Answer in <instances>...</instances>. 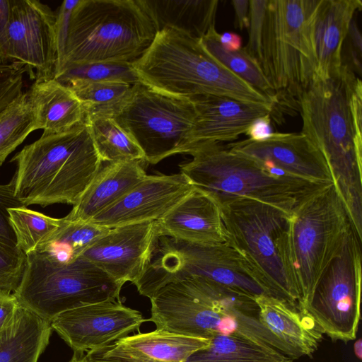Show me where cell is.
<instances>
[{
	"label": "cell",
	"instance_id": "obj_24",
	"mask_svg": "<svg viewBox=\"0 0 362 362\" xmlns=\"http://www.w3.org/2000/svg\"><path fill=\"white\" fill-rule=\"evenodd\" d=\"M34 113L35 130L45 134L66 132L85 121L81 101L54 78L37 79L26 91Z\"/></svg>",
	"mask_w": 362,
	"mask_h": 362
},
{
	"label": "cell",
	"instance_id": "obj_4",
	"mask_svg": "<svg viewBox=\"0 0 362 362\" xmlns=\"http://www.w3.org/2000/svg\"><path fill=\"white\" fill-rule=\"evenodd\" d=\"M132 65L140 82L168 95L188 99L201 95H225L273 105L270 98L211 56L200 40L174 29L158 31L150 47Z\"/></svg>",
	"mask_w": 362,
	"mask_h": 362
},
{
	"label": "cell",
	"instance_id": "obj_1",
	"mask_svg": "<svg viewBox=\"0 0 362 362\" xmlns=\"http://www.w3.org/2000/svg\"><path fill=\"white\" fill-rule=\"evenodd\" d=\"M301 133L325 156L357 235H362V83L346 64L315 77L299 101Z\"/></svg>",
	"mask_w": 362,
	"mask_h": 362
},
{
	"label": "cell",
	"instance_id": "obj_17",
	"mask_svg": "<svg viewBox=\"0 0 362 362\" xmlns=\"http://www.w3.org/2000/svg\"><path fill=\"white\" fill-rule=\"evenodd\" d=\"M194 186L182 173L146 175L112 206L90 222L112 228L158 221L187 196Z\"/></svg>",
	"mask_w": 362,
	"mask_h": 362
},
{
	"label": "cell",
	"instance_id": "obj_28",
	"mask_svg": "<svg viewBox=\"0 0 362 362\" xmlns=\"http://www.w3.org/2000/svg\"><path fill=\"white\" fill-rule=\"evenodd\" d=\"M291 358L267 344L237 336L218 334L209 346L185 362H284Z\"/></svg>",
	"mask_w": 362,
	"mask_h": 362
},
{
	"label": "cell",
	"instance_id": "obj_23",
	"mask_svg": "<svg viewBox=\"0 0 362 362\" xmlns=\"http://www.w3.org/2000/svg\"><path fill=\"white\" fill-rule=\"evenodd\" d=\"M146 175L139 160L106 163L100 168L78 202L66 216L71 221H89L107 209Z\"/></svg>",
	"mask_w": 362,
	"mask_h": 362
},
{
	"label": "cell",
	"instance_id": "obj_33",
	"mask_svg": "<svg viewBox=\"0 0 362 362\" xmlns=\"http://www.w3.org/2000/svg\"><path fill=\"white\" fill-rule=\"evenodd\" d=\"M64 219L52 243L38 252H47L64 262L80 257L88 247L110 230L90 221H71L66 216Z\"/></svg>",
	"mask_w": 362,
	"mask_h": 362
},
{
	"label": "cell",
	"instance_id": "obj_38",
	"mask_svg": "<svg viewBox=\"0 0 362 362\" xmlns=\"http://www.w3.org/2000/svg\"><path fill=\"white\" fill-rule=\"evenodd\" d=\"M268 0H250L249 34L246 52L259 64L262 59V36Z\"/></svg>",
	"mask_w": 362,
	"mask_h": 362
},
{
	"label": "cell",
	"instance_id": "obj_25",
	"mask_svg": "<svg viewBox=\"0 0 362 362\" xmlns=\"http://www.w3.org/2000/svg\"><path fill=\"white\" fill-rule=\"evenodd\" d=\"M158 32L171 28L201 40L215 26L218 0H140Z\"/></svg>",
	"mask_w": 362,
	"mask_h": 362
},
{
	"label": "cell",
	"instance_id": "obj_27",
	"mask_svg": "<svg viewBox=\"0 0 362 362\" xmlns=\"http://www.w3.org/2000/svg\"><path fill=\"white\" fill-rule=\"evenodd\" d=\"M124 348L158 362H185L207 348L210 339L157 329L129 335L117 341Z\"/></svg>",
	"mask_w": 362,
	"mask_h": 362
},
{
	"label": "cell",
	"instance_id": "obj_50",
	"mask_svg": "<svg viewBox=\"0 0 362 362\" xmlns=\"http://www.w3.org/2000/svg\"><path fill=\"white\" fill-rule=\"evenodd\" d=\"M284 362H293V359L291 358L286 361H284Z\"/></svg>",
	"mask_w": 362,
	"mask_h": 362
},
{
	"label": "cell",
	"instance_id": "obj_48",
	"mask_svg": "<svg viewBox=\"0 0 362 362\" xmlns=\"http://www.w3.org/2000/svg\"><path fill=\"white\" fill-rule=\"evenodd\" d=\"M69 362H90L86 354L74 353Z\"/></svg>",
	"mask_w": 362,
	"mask_h": 362
},
{
	"label": "cell",
	"instance_id": "obj_19",
	"mask_svg": "<svg viewBox=\"0 0 362 362\" xmlns=\"http://www.w3.org/2000/svg\"><path fill=\"white\" fill-rule=\"evenodd\" d=\"M196 111L193 131L198 143H232L257 118L272 113L270 104L243 101L225 95H201L190 98Z\"/></svg>",
	"mask_w": 362,
	"mask_h": 362
},
{
	"label": "cell",
	"instance_id": "obj_29",
	"mask_svg": "<svg viewBox=\"0 0 362 362\" xmlns=\"http://www.w3.org/2000/svg\"><path fill=\"white\" fill-rule=\"evenodd\" d=\"M8 214L16 246L25 255L50 245L64 222V217H50L26 206L10 208Z\"/></svg>",
	"mask_w": 362,
	"mask_h": 362
},
{
	"label": "cell",
	"instance_id": "obj_21",
	"mask_svg": "<svg viewBox=\"0 0 362 362\" xmlns=\"http://www.w3.org/2000/svg\"><path fill=\"white\" fill-rule=\"evenodd\" d=\"M361 8V0H320L312 29L316 78L326 79L341 68L349 27Z\"/></svg>",
	"mask_w": 362,
	"mask_h": 362
},
{
	"label": "cell",
	"instance_id": "obj_13",
	"mask_svg": "<svg viewBox=\"0 0 362 362\" xmlns=\"http://www.w3.org/2000/svg\"><path fill=\"white\" fill-rule=\"evenodd\" d=\"M361 238L354 232L326 268L303 311L333 341L356 339L361 319Z\"/></svg>",
	"mask_w": 362,
	"mask_h": 362
},
{
	"label": "cell",
	"instance_id": "obj_45",
	"mask_svg": "<svg viewBox=\"0 0 362 362\" xmlns=\"http://www.w3.org/2000/svg\"><path fill=\"white\" fill-rule=\"evenodd\" d=\"M231 3L235 11L236 23L239 29L247 28L249 26L250 0H233Z\"/></svg>",
	"mask_w": 362,
	"mask_h": 362
},
{
	"label": "cell",
	"instance_id": "obj_31",
	"mask_svg": "<svg viewBox=\"0 0 362 362\" xmlns=\"http://www.w3.org/2000/svg\"><path fill=\"white\" fill-rule=\"evenodd\" d=\"M218 35L214 26L200 40L206 51L235 75L270 98L274 105V92L260 64L244 47L237 51H228L224 49L219 42Z\"/></svg>",
	"mask_w": 362,
	"mask_h": 362
},
{
	"label": "cell",
	"instance_id": "obj_47",
	"mask_svg": "<svg viewBox=\"0 0 362 362\" xmlns=\"http://www.w3.org/2000/svg\"><path fill=\"white\" fill-rule=\"evenodd\" d=\"M11 8V0H0V45L8 25Z\"/></svg>",
	"mask_w": 362,
	"mask_h": 362
},
{
	"label": "cell",
	"instance_id": "obj_14",
	"mask_svg": "<svg viewBox=\"0 0 362 362\" xmlns=\"http://www.w3.org/2000/svg\"><path fill=\"white\" fill-rule=\"evenodd\" d=\"M57 59L56 13L37 0H11L0 62L23 64L37 80L54 78Z\"/></svg>",
	"mask_w": 362,
	"mask_h": 362
},
{
	"label": "cell",
	"instance_id": "obj_11",
	"mask_svg": "<svg viewBox=\"0 0 362 362\" xmlns=\"http://www.w3.org/2000/svg\"><path fill=\"white\" fill-rule=\"evenodd\" d=\"M191 278L209 280L254 296L266 294L248 262L228 241L195 244L160 235L145 272L134 284L150 299L167 284Z\"/></svg>",
	"mask_w": 362,
	"mask_h": 362
},
{
	"label": "cell",
	"instance_id": "obj_10",
	"mask_svg": "<svg viewBox=\"0 0 362 362\" xmlns=\"http://www.w3.org/2000/svg\"><path fill=\"white\" fill-rule=\"evenodd\" d=\"M98 115L111 117L151 164L175 154H188L194 146L196 111L191 100L159 92L140 81L119 103Z\"/></svg>",
	"mask_w": 362,
	"mask_h": 362
},
{
	"label": "cell",
	"instance_id": "obj_3",
	"mask_svg": "<svg viewBox=\"0 0 362 362\" xmlns=\"http://www.w3.org/2000/svg\"><path fill=\"white\" fill-rule=\"evenodd\" d=\"M188 154L192 158L179 165L180 173L219 206L236 197H247L292 214L308 198L333 184L275 173L222 144L198 143Z\"/></svg>",
	"mask_w": 362,
	"mask_h": 362
},
{
	"label": "cell",
	"instance_id": "obj_5",
	"mask_svg": "<svg viewBox=\"0 0 362 362\" xmlns=\"http://www.w3.org/2000/svg\"><path fill=\"white\" fill-rule=\"evenodd\" d=\"M157 33L140 0H79L70 16L54 78L74 65L133 64L150 47Z\"/></svg>",
	"mask_w": 362,
	"mask_h": 362
},
{
	"label": "cell",
	"instance_id": "obj_44",
	"mask_svg": "<svg viewBox=\"0 0 362 362\" xmlns=\"http://www.w3.org/2000/svg\"><path fill=\"white\" fill-rule=\"evenodd\" d=\"M272 115L268 114L257 118L247 128L245 134L255 141L265 140L274 133L272 127Z\"/></svg>",
	"mask_w": 362,
	"mask_h": 362
},
{
	"label": "cell",
	"instance_id": "obj_16",
	"mask_svg": "<svg viewBox=\"0 0 362 362\" xmlns=\"http://www.w3.org/2000/svg\"><path fill=\"white\" fill-rule=\"evenodd\" d=\"M159 235L156 221L110 228L81 257L116 281L134 284L145 272Z\"/></svg>",
	"mask_w": 362,
	"mask_h": 362
},
{
	"label": "cell",
	"instance_id": "obj_42",
	"mask_svg": "<svg viewBox=\"0 0 362 362\" xmlns=\"http://www.w3.org/2000/svg\"><path fill=\"white\" fill-rule=\"evenodd\" d=\"M78 1L79 0L64 1L56 13L57 62L63 54L70 16L72 11L78 3Z\"/></svg>",
	"mask_w": 362,
	"mask_h": 362
},
{
	"label": "cell",
	"instance_id": "obj_34",
	"mask_svg": "<svg viewBox=\"0 0 362 362\" xmlns=\"http://www.w3.org/2000/svg\"><path fill=\"white\" fill-rule=\"evenodd\" d=\"M65 86L81 101L86 115L103 113L117 105L128 94L132 85L117 81L75 79Z\"/></svg>",
	"mask_w": 362,
	"mask_h": 362
},
{
	"label": "cell",
	"instance_id": "obj_20",
	"mask_svg": "<svg viewBox=\"0 0 362 362\" xmlns=\"http://www.w3.org/2000/svg\"><path fill=\"white\" fill-rule=\"evenodd\" d=\"M157 221L159 234L195 244L228 242L220 206L194 189Z\"/></svg>",
	"mask_w": 362,
	"mask_h": 362
},
{
	"label": "cell",
	"instance_id": "obj_8",
	"mask_svg": "<svg viewBox=\"0 0 362 362\" xmlns=\"http://www.w3.org/2000/svg\"><path fill=\"white\" fill-rule=\"evenodd\" d=\"M228 242L254 272L266 295L298 310L299 296L287 267L286 233L291 214L247 197L220 206Z\"/></svg>",
	"mask_w": 362,
	"mask_h": 362
},
{
	"label": "cell",
	"instance_id": "obj_22",
	"mask_svg": "<svg viewBox=\"0 0 362 362\" xmlns=\"http://www.w3.org/2000/svg\"><path fill=\"white\" fill-rule=\"evenodd\" d=\"M261 323L300 357H311L322 341L323 332L305 313L276 297L255 296Z\"/></svg>",
	"mask_w": 362,
	"mask_h": 362
},
{
	"label": "cell",
	"instance_id": "obj_26",
	"mask_svg": "<svg viewBox=\"0 0 362 362\" xmlns=\"http://www.w3.org/2000/svg\"><path fill=\"white\" fill-rule=\"evenodd\" d=\"M52 331L48 322L20 305L13 325L0 333V362H37Z\"/></svg>",
	"mask_w": 362,
	"mask_h": 362
},
{
	"label": "cell",
	"instance_id": "obj_35",
	"mask_svg": "<svg viewBox=\"0 0 362 362\" xmlns=\"http://www.w3.org/2000/svg\"><path fill=\"white\" fill-rule=\"evenodd\" d=\"M54 78L64 85L75 79L117 81L131 85L139 81L132 64L110 62L74 65L66 68Z\"/></svg>",
	"mask_w": 362,
	"mask_h": 362
},
{
	"label": "cell",
	"instance_id": "obj_32",
	"mask_svg": "<svg viewBox=\"0 0 362 362\" xmlns=\"http://www.w3.org/2000/svg\"><path fill=\"white\" fill-rule=\"evenodd\" d=\"M35 130L33 110L23 92L0 112V165Z\"/></svg>",
	"mask_w": 362,
	"mask_h": 362
},
{
	"label": "cell",
	"instance_id": "obj_2",
	"mask_svg": "<svg viewBox=\"0 0 362 362\" xmlns=\"http://www.w3.org/2000/svg\"><path fill=\"white\" fill-rule=\"evenodd\" d=\"M12 180L16 197L25 206H74L103 161L85 122L64 132L42 134L15 154Z\"/></svg>",
	"mask_w": 362,
	"mask_h": 362
},
{
	"label": "cell",
	"instance_id": "obj_40",
	"mask_svg": "<svg viewBox=\"0 0 362 362\" xmlns=\"http://www.w3.org/2000/svg\"><path fill=\"white\" fill-rule=\"evenodd\" d=\"M86 355L90 362H158L132 352L117 342Z\"/></svg>",
	"mask_w": 362,
	"mask_h": 362
},
{
	"label": "cell",
	"instance_id": "obj_6",
	"mask_svg": "<svg viewBox=\"0 0 362 362\" xmlns=\"http://www.w3.org/2000/svg\"><path fill=\"white\" fill-rule=\"evenodd\" d=\"M320 0H268L260 66L274 92L272 118L298 111L315 77L312 29Z\"/></svg>",
	"mask_w": 362,
	"mask_h": 362
},
{
	"label": "cell",
	"instance_id": "obj_43",
	"mask_svg": "<svg viewBox=\"0 0 362 362\" xmlns=\"http://www.w3.org/2000/svg\"><path fill=\"white\" fill-rule=\"evenodd\" d=\"M20 304L11 292L0 290V333L14 322Z\"/></svg>",
	"mask_w": 362,
	"mask_h": 362
},
{
	"label": "cell",
	"instance_id": "obj_41",
	"mask_svg": "<svg viewBox=\"0 0 362 362\" xmlns=\"http://www.w3.org/2000/svg\"><path fill=\"white\" fill-rule=\"evenodd\" d=\"M343 46L347 54L342 64H346L358 76H361L362 37L358 25L354 18L349 27Z\"/></svg>",
	"mask_w": 362,
	"mask_h": 362
},
{
	"label": "cell",
	"instance_id": "obj_36",
	"mask_svg": "<svg viewBox=\"0 0 362 362\" xmlns=\"http://www.w3.org/2000/svg\"><path fill=\"white\" fill-rule=\"evenodd\" d=\"M26 255L16 243L0 238V290L14 292L21 280Z\"/></svg>",
	"mask_w": 362,
	"mask_h": 362
},
{
	"label": "cell",
	"instance_id": "obj_18",
	"mask_svg": "<svg viewBox=\"0 0 362 362\" xmlns=\"http://www.w3.org/2000/svg\"><path fill=\"white\" fill-rule=\"evenodd\" d=\"M226 146L232 151L251 158L268 168L311 182L333 183L322 153L301 132H274L263 141L247 139Z\"/></svg>",
	"mask_w": 362,
	"mask_h": 362
},
{
	"label": "cell",
	"instance_id": "obj_12",
	"mask_svg": "<svg viewBox=\"0 0 362 362\" xmlns=\"http://www.w3.org/2000/svg\"><path fill=\"white\" fill-rule=\"evenodd\" d=\"M147 321L157 329L211 339L218 334L250 338L257 320L233 301L215 298L191 280L170 283L151 298Z\"/></svg>",
	"mask_w": 362,
	"mask_h": 362
},
{
	"label": "cell",
	"instance_id": "obj_37",
	"mask_svg": "<svg viewBox=\"0 0 362 362\" xmlns=\"http://www.w3.org/2000/svg\"><path fill=\"white\" fill-rule=\"evenodd\" d=\"M25 65L18 62H0V112L23 91Z\"/></svg>",
	"mask_w": 362,
	"mask_h": 362
},
{
	"label": "cell",
	"instance_id": "obj_46",
	"mask_svg": "<svg viewBox=\"0 0 362 362\" xmlns=\"http://www.w3.org/2000/svg\"><path fill=\"white\" fill-rule=\"evenodd\" d=\"M218 40L222 47L228 51H237L241 48L242 39L235 33H219Z\"/></svg>",
	"mask_w": 362,
	"mask_h": 362
},
{
	"label": "cell",
	"instance_id": "obj_15",
	"mask_svg": "<svg viewBox=\"0 0 362 362\" xmlns=\"http://www.w3.org/2000/svg\"><path fill=\"white\" fill-rule=\"evenodd\" d=\"M146 321L139 310L114 300L65 311L49 324L74 353L86 354L139 331Z\"/></svg>",
	"mask_w": 362,
	"mask_h": 362
},
{
	"label": "cell",
	"instance_id": "obj_39",
	"mask_svg": "<svg viewBox=\"0 0 362 362\" xmlns=\"http://www.w3.org/2000/svg\"><path fill=\"white\" fill-rule=\"evenodd\" d=\"M14 182L0 184V238L16 244V238L8 222V209L25 206L15 195Z\"/></svg>",
	"mask_w": 362,
	"mask_h": 362
},
{
	"label": "cell",
	"instance_id": "obj_30",
	"mask_svg": "<svg viewBox=\"0 0 362 362\" xmlns=\"http://www.w3.org/2000/svg\"><path fill=\"white\" fill-rule=\"evenodd\" d=\"M84 122L103 162L144 161L138 145L111 117L90 114Z\"/></svg>",
	"mask_w": 362,
	"mask_h": 362
},
{
	"label": "cell",
	"instance_id": "obj_9",
	"mask_svg": "<svg viewBox=\"0 0 362 362\" xmlns=\"http://www.w3.org/2000/svg\"><path fill=\"white\" fill-rule=\"evenodd\" d=\"M124 284L82 257L64 262L47 252H34L26 255L13 293L22 307L49 323L65 311L119 300Z\"/></svg>",
	"mask_w": 362,
	"mask_h": 362
},
{
	"label": "cell",
	"instance_id": "obj_49",
	"mask_svg": "<svg viewBox=\"0 0 362 362\" xmlns=\"http://www.w3.org/2000/svg\"><path fill=\"white\" fill-rule=\"evenodd\" d=\"M354 354L359 359H361L362 356V343L361 339L357 340L354 346Z\"/></svg>",
	"mask_w": 362,
	"mask_h": 362
},
{
	"label": "cell",
	"instance_id": "obj_7",
	"mask_svg": "<svg viewBox=\"0 0 362 362\" xmlns=\"http://www.w3.org/2000/svg\"><path fill=\"white\" fill-rule=\"evenodd\" d=\"M354 232L334 183L308 198L290 216L286 233V262L298 293L299 311L305 310L322 274Z\"/></svg>",
	"mask_w": 362,
	"mask_h": 362
}]
</instances>
